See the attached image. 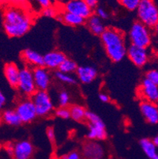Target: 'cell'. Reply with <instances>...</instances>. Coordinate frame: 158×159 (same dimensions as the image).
<instances>
[{"label":"cell","instance_id":"cell-8","mask_svg":"<svg viewBox=\"0 0 158 159\" xmlns=\"http://www.w3.org/2000/svg\"><path fill=\"white\" fill-rule=\"evenodd\" d=\"M16 112L19 116L21 124H29L37 117L36 108L30 98H25L17 104Z\"/></svg>","mask_w":158,"mask_h":159},{"label":"cell","instance_id":"cell-39","mask_svg":"<svg viewBox=\"0 0 158 159\" xmlns=\"http://www.w3.org/2000/svg\"><path fill=\"white\" fill-rule=\"evenodd\" d=\"M99 99L101 102H104V103H108L110 102V97L108 96L107 93H101L99 94Z\"/></svg>","mask_w":158,"mask_h":159},{"label":"cell","instance_id":"cell-6","mask_svg":"<svg viewBox=\"0 0 158 159\" xmlns=\"http://www.w3.org/2000/svg\"><path fill=\"white\" fill-rule=\"evenodd\" d=\"M30 98L36 108L37 116L46 117L52 113L54 105L47 90H37Z\"/></svg>","mask_w":158,"mask_h":159},{"label":"cell","instance_id":"cell-34","mask_svg":"<svg viewBox=\"0 0 158 159\" xmlns=\"http://www.w3.org/2000/svg\"><path fill=\"white\" fill-rule=\"evenodd\" d=\"M82 154L78 150H73L68 153L63 157V159H82Z\"/></svg>","mask_w":158,"mask_h":159},{"label":"cell","instance_id":"cell-26","mask_svg":"<svg viewBox=\"0 0 158 159\" xmlns=\"http://www.w3.org/2000/svg\"><path fill=\"white\" fill-rule=\"evenodd\" d=\"M78 66L75 61H74L71 59L69 58H66L63 62L60 64L58 70L62 71L63 73L67 74H73L76 72L77 69H78Z\"/></svg>","mask_w":158,"mask_h":159},{"label":"cell","instance_id":"cell-13","mask_svg":"<svg viewBox=\"0 0 158 159\" xmlns=\"http://www.w3.org/2000/svg\"><path fill=\"white\" fill-rule=\"evenodd\" d=\"M33 75L37 90H47L52 83V75L45 66L33 68Z\"/></svg>","mask_w":158,"mask_h":159},{"label":"cell","instance_id":"cell-44","mask_svg":"<svg viewBox=\"0 0 158 159\" xmlns=\"http://www.w3.org/2000/svg\"><path fill=\"white\" fill-rule=\"evenodd\" d=\"M4 2H6V0H0V6L4 3Z\"/></svg>","mask_w":158,"mask_h":159},{"label":"cell","instance_id":"cell-14","mask_svg":"<svg viewBox=\"0 0 158 159\" xmlns=\"http://www.w3.org/2000/svg\"><path fill=\"white\" fill-rule=\"evenodd\" d=\"M81 154L84 159H103L105 151L98 141L89 140L82 146Z\"/></svg>","mask_w":158,"mask_h":159},{"label":"cell","instance_id":"cell-25","mask_svg":"<svg viewBox=\"0 0 158 159\" xmlns=\"http://www.w3.org/2000/svg\"><path fill=\"white\" fill-rule=\"evenodd\" d=\"M54 0H28V6L29 5L35 12H41L44 8L54 5Z\"/></svg>","mask_w":158,"mask_h":159},{"label":"cell","instance_id":"cell-21","mask_svg":"<svg viewBox=\"0 0 158 159\" xmlns=\"http://www.w3.org/2000/svg\"><path fill=\"white\" fill-rule=\"evenodd\" d=\"M87 20V26L89 31L96 36H101L105 30V26L102 22V20L98 18L96 14H93Z\"/></svg>","mask_w":158,"mask_h":159},{"label":"cell","instance_id":"cell-40","mask_svg":"<svg viewBox=\"0 0 158 159\" xmlns=\"http://www.w3.org/2000/svg\"><path fill=\"white\" fill-rule=\"evenodd\" d=\"M6 150L7 151L10 155H12V152H13V143H8L6 147Z\"/></svg>","mask_w":158,"mask_h":159},{"label":"cell","instance_id":"cell-15","mask_svg":"<svg viewBox=\"0 0 158 159\" xmlns=\"http://www.w3.org/2000/svg\"><path fill=\"white\" fill-rule=\"evenodd\" d=\"M139 108L146 122L150 124H158V104L141 101Z\"/></svg>","mask_w":158,"mask_h":159},{"label":"cell","instance_id":"cell-11","mask_svg":"<svg viewBox=\"0 0 158 159\" xmlns=\"http://www.w3.org/2000/svg\"><path fill=\"white\" fill-rule=\"evenodd\" d=\"M138 95L142 101L158 104V86L144 79L138 88Z\"/></svg>","mask_w":158,"mask_h":159},{"label":"cell","instance_id":"cell-31","mask_svg":"<svg viewBox=\"0 0 158 159\" xmlns=\"http://www.w3.org/2000/svg\"><path fill=\"white\" fill-rule=\"evenodd\" d=\"M145 79L150 82L158 86V70L157 69H150L147 70L145 75Z\"/></svg>","mask_w":158,"mask_h":159},{"label":"cell","instance_id":"cell-30","mask_svg":"<svg viewBox=\"0 0 158 159\" xmlns=\"http://www.w3.org/2000/svg\"><path fill=\"white\" fill-rule=\"evenodd\" d=\"M59 8L57 6L52 5L51 7H47V8H44L43 10L41 11V14L43 17H46V18H56L58 13H59Z\"/></svg>","mask_w":158,"mask_h":159},{"label":"cell","instance_id":"cell-36","mask_svg":"<svg viewBox=\"0 0 158 159\" xmlns=\"http://www.w3.org/2000/svg\"><path fill=\"white\" fill-rule=\"evenodd\" d=\"M46 134H47V139H49V141L51 143H55L56 142V132H55L54 128H48L46 131Z\"/></svg>","mask_w":158,"mask_h":159},{"label":"cell","instance_id":"cell-46","mask_svg":"<svg viewBox=\"0 0 158 159\" xmlns=\"http://www.w3.org/2000/svg\"><path fill=\"white\" fill-rule=\"evenodd\" d=\"M110 159H113V158H110Z\"/></svg>","mask_w":158,"mask_h":159},{"label":"cell","instance_id":"cell-3","mask_svg":"<svg viewBox=\"0 0 158 159\" xmlns=\"http://www.w3.org/2000/svg\"><path fill=\"white\" fill-rule=\"evenodd\" d=\"M128 38L132 45L148 48L153 42L151 29L139 21H135L129 30Z\"/></svg>","mask_w":158,"mask_h":159},{"label":"cell","instance_id":"cell-45","mask_svg":"<svg viewBox=\"0 0 158 159\" xmlns=\"http://www.w3.org/2000/svg\"><path fill=\"white\" fill-rule=\"evenodd\" d=\"M153 159H158V155H157V156H156V157H155L154 158H153Z\"/></svg>","mask_w":158,"mask_h":159},{"label":"cell","instance_id":"cell-23","mask_svg":"<svg viewBox=\"0 0 158 159\" xmlns=\"http://www.w3.org/2000/svg\"><path fill=\"white\" fill-rule=\"evenodd\" d=\"M2 120L9 126L17 127L21 124L19 116L16 112L15 109H7L2 113Z\"/></svg>","mask_w":158,"mask_h":159},{"label":"cell","instance_id":"cell-10","mask_svg":"<svg viewBox=\"0 0 158 159\" xmlns=\"http://www.w3.org/2000/svg\"><path fill=\"white\" fill-rule=\"evenodd\" d=\"M127 56L131 63L138 67H143L150 60V54L148 48L130 44L127 47Z\"/></svg>","mask_w":158,"mask_h":159},{"label":"cell","instance_id":"cell-41","mask_svg":"<svg viewBox=\"0 0 158 159\" xmlns=\"http://www.w3.org/2000/svg\"><path fill=\"white\" fill-rule=\"evenodd\" d=\"M55 2L57 4H60L61 6L63 5V4H64L65 2H66L68 1V0H54Z\"/></svg>","mask_w":158,"mask_h":159},{"label":"cell","instance_id":"cell-42","mask_svg":"<svg viewBox=\"0 0 158 159\" xmlns=\"http://www.w3.org/2000/svg\"><path fill=\"white\" fill-rule=\"evenodd\" d=\"M153 32H154V33H155V35H156V37H158V22L156 23V25L153 27Z\"/></svg>","mask_w":158,"mask_h":159},{"label":"cell","instance_id":"cell-37","mask_svg":"<svg viewBox=\"0 0 158 159\" xmlns=\"http://www.w3.org/2000/svg\"><path fill=\"white\" fill-rule=\"evenodd\" d=\"M7 103V98L4 93L0 90V111L2 110Z\"/></svg>","mask_w":158,"mask_h":159},{"label":"cell","instance_id":"cell-22","mask_svg":"<svg viewBox=\"0 0 158 159\" xmlns=\"http://www.w3.org/2000/svg\"><path fill=\"white\" fill-rule=\"evenodd\" d=\"M139 145L140 147L144 152V154L147 156L149 158L153 159L156 156H157V148L156 145L153 143V139L148 138L142 139L139 142Z\"/></svg>","mask_w":158,"mask_h":159},{"label":"cell","instance_id":"cell-16","mask_svg":"<svg viewBox=\"0 0 158 159\" xmlns=\"http://www.w3.org/2000/svg\"><path fill=\"white\" fill-rule=\"evenodd\" d=\"M43 56V66L48 70H57L66 58V55L58 50L48 52Z\"/></svg>","mask_w":158,"mask_h":159},{"label":"cell","instance_id":"cell-5","mask_svg":"<svg viewBox=\"0 0 158 159\" xmlns=\"http://www.w3.org/2000/svg\"><path fill=\"white\" fill-rule=\"evenodd\" d=\"M85 120L88 122L87 138L89 139V140L102 141L106 139L108 134L105 124L97 114L87 111Z\"/></svg>","mask_w":158,"mask_h":159},{"label":"cell","instance_id":"cell-7","mask_svg":"<svg viewBox=\"0 0 158 159\" xmlns=\"http://www.w3.org/2000/svg\"><path fill=\"white\" fill-rule=\"evenodd\" d=\"M17 88L25 98H31L32 95L37 90L33 79V69L29 66L20 69L19 79Z\"/></svg>","mask_w":158,"mask_h":159},{"label":"cell","instance_id":"cell-43","mask_svg":"<svg viewBox=\"0 0 158 159\" xmlns=\"http://www.w3.org/2000/svg\"><path fill=\"white\" fill-rule=\"evenodd\" d=\"M153 143H154V144H155V145H156V147H158V135H156V136H154V137H153Z\"/></svg>","mask_w":158,"mask_h":159},{"label":"cell","instance_id":"cell-24","mask_svg":"<svg viewBox=\"0 0 158 159\" xmlns=\"http://www.w3.org/2000/svg\"><path fill=\"white\" fill-rule=\"evenodd\" d=\"M70 118L77 122H82L85 120V115H86V109L82 105H72L69 107Z\"/></svg>","mask_w":158,"mask_h":159},{"label":"cell","instance_id":"cell-17","mask_svg":"<svg viewBox=\"0 0 158 159\" xmlns=\"http://www.w3.org/2000/svg\"><path fill=\"white\" fill-rule=\"evenodd\" d=\"M77 78L83 84L92 83L98 75L97 70L93 66H80L76 70Z\"/></svg>","mask_w":158,"mask_h":159},{"label":"cell","instance_id":"cell-12","mask_svg":"<svg viewBox=\"0 0 158 159\" xmlns=\"http://www.w3.org/2000/svg\"><path fill=\"white\" fill-rule=\"evenodd\" d=\"M35 152L33 143L29 140L23 139L13 143V159H32Z\"/></svg>","mask_w":158,"mask_h":159},{"label":"cell","instance_id":"cell-1","mask_svg":"<svg viewBox=\"0 0 158 159\" xmlns=\"http://www.w3.org/2000/svg\"><path fill=\"white\" fill-rule=\"evenodd\" d=\"M33 16L24 7L9 6L3 12L2 25L10 37H21L28 33L33 24Z\"/></svg>","mask_w":158,"mask_h":159},{"label":"cell","instance_id":"cell-28","mask_svg":"<svg viewBox=\"0 0 158 159\" xmlns=\"http://www.w3.org/2000/svg\"><path fill=\"white\" fill-rule=\"evenodd\" d=\"M59 107H68L70 103V96L66 90H61L58 94Z\"/></svg>","mask_w":158,"mask_h":159},{"label":"cell","instance_id":"cell-38","mask_svg":"<svg viewBox=\"0 0 158 159\" xmlns=\"http://www.w3.org/2000/svg\"><path fill=\"white\" fill-rule=\"evenodd\" d=\"M84 1L93 10V8H96V7H97V4L99 2V0H84Z\"/></svg>","mask_w":158,"mask_h":159},{"label":"cell","instance_id":"cell-19","mask_svg":"<svg viewBox=\"0 0 158 159\" xmlns=\"http://www.w3.org/2000/svg\"><path fill=\"white\" fill-rule=\"evenodd\" d=\"M59 8V13H58L56 18L60 21L61 22H63V24L69 25V26H80L85 23V20L82 18L80 16H78L76 14H74L72 13L67 12Z\"/></svg>","mask_w":158,"mask_h":159},{"label":"cell","instance_id":"cell-2","mask_svg":"<svg viewBox=\"0 0 158 159\" xmlns=\"http://www.w3.org/2000/svg\"><path fill=\"white\" fill-rule=\"evenodd\" d=\"M101 39L107 56L112 62H120L127 56V46L125 35L120 30L105 29L101 35Z\"/></svg>","mask_w":158,"mask_h":159},{"label":"cell","instance_id":"cell-27","mask_svg":"<svg viewBox=\"0 0 158 159\" xmlns=\"http://www.w3.org/2000/svg\"><path fill=\"white\" fill-rule=\"evenodd\" d=\"M55 77L59 82H62L63 84L74 85L77 82L76 78L71 74L63 73V72L59 71V70H56V73H55Z\"/></svg>","mask_w":158,"mask_h":159},{"label":"cell","instance_id":"cell-9","mask_svg":"<svg viewBox=\"0 0 158 159\" xmlns=\"http://www.w3.org/2000/svg\"><path fill=\"white\" fill-rule=\"evenodd\" d=\"M59 7L63 11L80 16L85 20L88 19L93 13L92 8L87 5L84 0H68Z\"/></svg>","mask_w":158,"mask_h":159},{"label":"cell","instance_id":"cell-29","mask_svg":"<svg viewBox=\"0 0 158 159\" xmlns=\"http://www.w3.org/2000/svg\"><path fill=\"white\" fill-rule=\"evenodd\" d=\"M141 0H120V2L124 8L130 11H136Z\"/></svg>","mask_w":158,"mask_h":159},{"label":"cell","instance_id":"cell-4","mask_svg":"<svg viewBox=\"0 0 158 159\" xmlns=\"http://www.w3.org/2000/svg\"><path fill=\"white\" fill-rule=\"evenodd\" d=\"M136 11L138 21L150 29L158 22V8L153 0H141Z\"/></svg>","mask_w":158,"mask_h":159},{"label":"cell","instance_id":"cell-35","mask_svg":"<svg viewBox=\"0 0 158 159\" xmlns=\"http://www.w3.org/2000/svg\"><path fill=\"white\" fill-rule=\"evenodd\" d=\"M96 15L97 16L98 18H101V20L107 19L108 18V14L104 8L102 7H98L96 10Z\"/></svg>","mask_w":158,"mask_h":159},{"label":"cell","instance_id":"cell-32","mask_svg":"<svg viewBox=\"0 0 158 159\" xmlns=\"http://www.w3.org/2000/svg\"><path fill=\"white\" fill-rule=\"evenodd\" d=\"M55 114L57 117L63 120H68L70 118V113L69 107H59L55 111Z\"/></svg>","mask_w":158,"mask_h":159},{"label":"cell","instance_id":"cell-18","mask_svg":"<svg viewBox=\"0 0 158 159\" xmlns=\"http://www.w3.org/2000/svg\"><path fill=\"white\" fill-rule=\"evenodd\" d=\"M21 59L29 66L37 67L43 66V56L33 49H25L21 52Z\"/></svg>","mask_w":158,"mask_h":159},{"label":"cell","instance_id":"cell-33","mask_svg":"<svg viewBox=\"0 0 158 159\" xmlns=\"http://www.w3.org/2000/svg\"><path fill=\"white\" fill-rule=\"evenodd\" d=\"M6 2L8 3L9 6H13V7L26 8L28 6V0H6Z\"/></svg>","mask_w":158,"mask_h":159},{"label":"cell","instance_id":"cell-20","mask_svg":"<svg viewBox=\"0 0 158 159\" xmlns=\"http://www.w3.org/2000/svg\"><path fill=\"white\" fill-rule=\"evenodd\" d=\"M19 75L20 69L16 63H8L4 66V75L7 82L12 87L17 88Z\"/></svg>","mask_w":158,"mask_h":159}]
</instances>
